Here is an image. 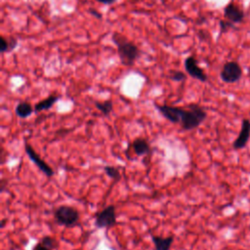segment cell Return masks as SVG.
<instances>
[{
	"mask_svg": "<svg viewBox=\"0 0 250 250\" xmlns=\"http://www.w3.org/2000/svg\"><path fill=\"white\" fill-rule=\"evenodd\" d=\"M151 240L155 250H170L174 241V236L169 235L163 237L160 235H151Z\"/></svg>",
	"mask_w": 250,
	"mask_h": 250,
	"instance_id": "30bf717a",
	"label": "cell"
},
{
	"mask_svg": "<svg viewBox=\"0 0 250 250\" xmlns=\"http://www.w3.org/2000/svg\"><path fill=\"white\" fill-rule=\"evenodd\" d=\"M219 26H220L221 33H226L233 27V23H231L229 21H220Z\"/></svg>",
	"mask_w": 250,
	"mask_h": 250,
	"instance_id": "d6986e66",
	"label": "cell"
},
{
	"mask_svg": "<svg viewBox=\"0 0 250 250\" xmlns=\"http://www.w3.org/2000/svg\"><path fill=\"white\" fill-rule=\"evenodd\" d=\"M224 16L229 22H231L233 24L241 23L242 20L244 19L243 11L240 8H238L236 5H234L233 3H230L225 7Z\"/></svg>",
	"mask_w": 250,
	"mask_h": 250,
	"instance_id": "9c48e42d",
	"label": "cell"
},
{
	"mask_svg": "<svg viewBox=\"0 0 250 250\" xmlns=\"http://www.w3.org/2000/svg\"><path fill=\"white\" fill-rule=\"evenodd\" d=\"M25 150L26 153L28 154L29 158L31 159V161H33L36 167L43 172L47 177H52L54 175V170L51 168V166L49 164H47L34 150V149L32 147V145L26 143L25 145Z\"/></svg>",
	"mask_w": 250,
	"mask_h": 250,
	"instance_id": "52a82bcc",
	"label": "cell"
},
{
	"mask_svg": "<svg viewBox=\"0 0 250 250\" xmlns=\"http://www.w3.org/2000/svg\"><path fill=\"white\" fill-rule=\"evenodd\" d=\"M250 139V120L248 118L242 119L241 127L236 139L233 143V147L234 150H242L244 149Z\"/></svg>",
	"mask_w": 250,
	"mask_h": 250,
	"instance_id": "ba28073f",
	"label": "cell"
},
{
	"mask_svg": "<svg viewBox=\"0 0 250 250\" xmlns=\"http://www.w3.org/2000/svg\"><path fill=\"white\" fill-rule=\"evenodd\" d=\"M207 118L205 110L198 104H190L187 109H181L180 123L182 129L191 131L200 127Z\"/></svg>",
	"mask_w": 250,
	"mask_h": 250,
	"instance_id": "7a4b0ae2",
	"label": "cell"
},
{
	"mask_svg": "<svg viewBox=\"0 0 250 250\" xmlns=\"http://www.w3.org/2000/svg\"><path fill=\"white\" fill-rule=\"evenodd\" d=\"M132 149L134 150V152L139 155V156H143V155H147L149 153L151 152V149L150 146L149 144V142L146 139L143 138H137L133 141V143L131 144Z\"/></svg>",
	"mask_w": 250,
	"mask_h": 250,
	"instance_id": "8fae6325",
	"label": "cell"
},
{
	"mask_svg": "<svg viewBox=\"0 0 250 250\" xmlns=\"http://www.w3.org/2000/svg\"><path fill=\"white\" fill-rule=\"evenodd\" d=\"M117 224V212L115 205H109L95 216V226L98 229L111 228Z\"/></svg>",
	"mask_w": 250,
	"mask_h": 250,
	"instance_id": "277c9868",
	"label": "cell"
},
{
	"mask_svg": "<svg viewBox=\"0 0 250 250\" xmlns=\"http://www.w3.org/2000/svg\"><path fill=\"white\" fill-rule=\"evenodd\" d=\"M168 78L173 80V81H176V82H182V81H185L187 79V76L186 74L181 71V70H175V69H171L169 70V74H168Z\"/></svg>",
	"mask_w": 250,
	"mask_h": 250,
	"instance_id": "ac0fdd59",
	"label": "cell"
},
{
	"mask_svg": "<svg viewBox=\"0 0 250 250\" xmlns=\"http://www.w3.org/2000/svg\"><path fill=\"white\" fill-rule=\"evenodd\" d=\"M18 46V39L14 36H1V54L10 53Z\"/></svg>",
	"mask_w": 250,
	"mask_h": 250,
	"instance_id": "5bb4252c",
	"label": "cell"
},
{
	"mask_svg": "<svg viewBox=\"0 0 250 250\" xmlns=\"http://www.w3.org/2000/svg\"><path fill=\"white\" fill-rule=\"evenodd\" d=\"M89 12H90V14L92 15V16H94V17H96L97 19H102L103 18V16H102V14L101 13H99L98 11H96V10H93V9H90L89 10Z\"/></svg>",
	"mask_w": 250,
	"mask_h": 250,
	"instance_id": "7402d4cb",
	"label": "cell"
},
{
	"mask_svg": "<svg viewBox=\"0 0 250 250\" xmlns=\"http://www.w3.org/2000/svg\"><path fill=\"white\" fill-rule=\"evenodd\" d=\"M112 39L117 45V54L121 64L125 67L133 66L141 55L139 47L133 41L128 40L125 36L118 33H115Z\"/></svg>",
	"mask_w": 250,
	"mask_h": 250,
	"instance_id": "6da1fadb",
	"label": "cell"
},
{
	"mask_svg": "<svg viewBox=\"0 0 250 250\" xmlns=\"http://www.w3.org/2000/svg\"><path fill=\"white\" fill-rule=\"evenodd\" d=\"M96 1L99 3H102L104 5H112L117 2V0H96Z\"/></svg>",
	"mask_w": 250,
	"mask_h": 250,
	"instance_id": "44dd1931",
	"label": "cell"
},
{
	"mask_svg": "<svg viewBox=\"0 0 250 250\" xmlns=\"http://www.w3.org/2000/svg\"><path fill=\"white\" fill-rule=\"evenodd\" d=\"M105 173L112 179H114L115 181H119L121 178V174L119 171V168L117 167V166H113V165H106L104 167Z\"/></svg>",
	"mask_w": 250,
	"mask_h": 250,
	"instance_id": "2e32d148",
	"label": "cell"
},
{
	"mask_svg": "<svg viewBox=\"0 0 250 250\" xmlns=\"http://www.w3.org/2000/svg\"><path fill=\"white\" fill-rule=\"evenodd\" d=\"M60 99V96L57 95H51L44 100H41L40 102L36 103L34 106V113H40L43 111L50 110Z\"/></svg>",
	"mask_w": 250,
	"mask_h": 250,
	"instance_id": "7c38bea8",
	"label": "cell"
},
{
	"mask_svg": "<svg viewBox=\"0 0 250 250\" xmlns=\"http://www.w3.org/2000/svg\"><path fill=\"white\" fill-rule=\"evenodd\" d=\"M32 250H51V249H49L48 247L44 246V245L39 241V242H37L36 244H34V246L33 247Z\"/></svg>",
	"mask_w": 250,
	"mask_h": 250,
	"instance_id": "ffe728a7",
	"label": "cell"
},
{
	"mask_svg": "<svg viewBox=\"0 0 250 250\" xmlns=\"http://www.w3.org/2000/svg\"><path fill=\"white\" fill-rule=\"evenodd\" d=\"M94 105L98 111H100L105 117H108L112 114L114 110V104L112 100H106L104 102H99L95 101Z\"/></svg>",
	"mask_w": 250,
	"mask_h": 250,
	"instance_id": "9a60e30c",
	"label": "cell"
},
{
	"mask_svg": "<svg viewBox=\"0 0 250 250\" xmlns=\"http://www.w3.org/2000/svg\"><path fill=\"white\" fill-rule=\"evenodd\" d=\"M184 67H185V69L187 71V73L200 81V82H206L207 81V74L204 72L203 68H201L200 66H199V62L198 60L194 57V56H190V57H187L185 59V63H184Z\"/></svg>",
	"mask_w": 250,
	"mask_h": 250,
	"instance_id": "8992f818",
	"label": "cell"
},
{
	"mask_svg": "<svg viewBox=\"0 0 250 250\" xmlns=\"http://www.w3.org/2000/svg\"><path fill=\"white\" fill-rule=\"evenodd\" d=\"M40 242H41L44 246L48 247V248L51 249V250L58 249V247H59L58 241H57L54 237H52V236H50V235H45V236H43V237L41 238Z\"/></svg>",
	"mask_w": 250,
	"mask_h": 250,
	"instance_id": "e0dca14e",
	"label": "cell"
},
{
	"mask_svg": "<svg viewBox=\"0 0 250 250\" xmlns=\"http://www.w3.org/2000/svg\"><path fill=\"white\" fill-rule=\"evenodd\" d=\"M5 224H6V219H3V220L1 221V228H4Z\"/></svg>",
	"mask_w": 250,
	"mask_h": 250,
	"instance_id": "603a6c76",
	"label": "cell"
},
{
	"mask_svg": "<svg viewBox=\"0 0 250 250\" xmlns=\"http://www.w3.org/2000/svg\"><path fill=\"white\" fill-rule=\"evenodd\" d=\"M249 71H250V69H249Z\"/></svg>",
	"mask_w": 250,
	"mask_h": 250,
	"instance_id": "cb8c5ba5",
	"label": "cell"
},
{
	"mask_svg": "<svg viewBox=\"0 0 250 250\" xmlns=\"http://www.w3.org/2000/svg\"><path fill=\"white\" fill-rule=\"evenodd\" d=\"M242 75V69L236 62H228L224 65L220 77L225 83L237 82Z\"/></svg>",
	"mask_w": 250,
	"mask_h": 250,
	"instance_id": "5b68a950",
	"label": "cell"
},
{
	"mask_svg": "<svg viewBox=\"0 0 250 250\" xmlns=\"http://www.w3.org/2000/svg\"><path fill=\"white\" fill-rule=\"evenodd\" d=\"M15 113L20 118H28L34 113V108L28 102H21L16 106Z\"/></svg>",
	"mask_w": 250,
	"mask_h": 250,
	"instance_id": "4fadbf2b",
	"label": "cell"
},
{
	"mask_svg": "<svg viewBox=\"0 0 250 250\" xmlns=\"http://www.w3.org/2000/svg\"><path fill=\"white\" fill-rule=\"evenodd\" d=\"M54 218L59 225L64 227H73L79 220V212L70 205H60L54 211Z\"/></svg>",
	"mask_w": 250,
	"mask_h": 250,
	"instance_id": "3957f363",
	"label": "cell"
}]
</instances>
